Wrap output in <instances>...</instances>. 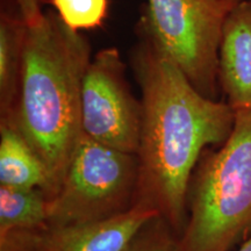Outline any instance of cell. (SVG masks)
I'll list each match as a JSON object with an SVG mask.
<instances>
[{"label":"cell","mask_w":251,"mask_h":251,"mask_svg":"<svg viewBox=\"0 0 251 251\" xmlns=\"http://www.w3.org/2000/svg\"><path fill=\"white\" fill-rule=\"evenodd\" d=\"M151 206L136 202L121 214L99 221L48 225L0 236V251H128L141 230L158 218Z\"/></svg>","instance_id":"cell-7"},{"label":"cell","mask_w":251,"mask_h":251,"mask_svg":"<svg viewBox=\"0 0 251 251\" xmlns=\"http://www.w3.org/2000/svg\"><path fill=\"white\" fill-rule=\"evenodd\" d=\"M142 103L131 93L118 48L92 57L81 87V129L91 139L119 151L137 155Z\"/></svg>","instance_id":"cell-6"},{"label":"cell","mask_w":251,"mask_h":251,"mask_svg":"<svg viewBox=\"0 0 251 251\" xmlns=\"http://www.w3.org/2000/svg\"><path fill=\"white\" fill-rule=\"evenodd\" d=\"M128 251H180L179 236L158 216L141 230Z\"/></svg>","instance_id":"cell-13"},{"label":"cell","mask_w":251,"mask_h":251,"mask_svg":"<svg viewBox=\"0 0 251 251\" xmlns=\"http://www.w3.org/2000/svg\"><path fill=\"white\" fill-rule=\"evenodd\" d=\"M236 251H251V234L240 244Z\"/></svg>","instance_id":"cell-15"},{"label":"cell","mask_w":251,"mask_h":251,"mask_svg":"<svg viewBox=\"0 0 251 251\" xmlns=\"http://www.w3.org/2000/svg\"><path fill=\"white\" fill-rule=\"evenodd\" d=\"M92 61L89 40L48 11L28 28L17 105L11 117L54 181L64 177L81 129V87Z\"/></svg>","instance_id":"cell-2"},{"label":"cell","mask_w":251,"mask_h":251,"mask_svg":"<svg viewBox=\"0 0 251 251\" xmlns=\"http://www.w3.org/2000/svg\"><path fill=\"white\" fill-rule=\"evenodd\" d=\"M65 26L75 31L101 26L108 13L109 0H50Z\"/></svg>","instance_id":"cell-12"},{"label":"cell","mask_w":251,"mask_h":251,"mask_svg":"<svg viewBox=\"0 0 251 251\" xmlns=\"http://www.w3.org/2000/svg\"><path fill=\"white\" fill-rule=\"evenodd\" d=\"M19 8V13L24 19L28 27L39 25L45 18L42 9L43 0H14Z\"/></svg>","instance_id":"cell-14"},{"label":"cell","mask_w":251,"mask_h":251,"mask_svg":"<svg viewBox=\"0 0 251 251\" xmlns=\"http://www.w3.org/2000/svg\"><path fill=\"white\" fill-rule=\"evenodd\" d=\"M50 197L39 188L0 186V236L49 225Z\"/></svg>","instance_id":"cell-11"},{"label":"cell","mask_w":251,"mask_h":251,"mask_svg":"<svg viewBox=\"0 0 251 251\" xmlns=\"http://www.w3.org/2000/svg\"><path fill=\"white\" fill-rule=\"evenodd\" d=\"M251 234V111H235L219 150H205L187 192L180 251H230Z\"/></svg>","instance_id":"cell-3"},{"label":"cell","mask_w":251,"mask_h":251,"mask_svg":"<svg viewBox=\"0 0 251 251\" xmlns=\"http://www.w3.org/2000/svg\"><path fill=\"white\" fill-rule=\"evenodd\" d=\"M219 84L234 111H251V0H241L225 23Z\"/></svg>","instance_id":"cell-8"},{"label":"cell","mask_w":251,"mask_h":251,"mask_svg":"<svg viewBox=\"0 0 251 251\" xmlns=\"http://www.w3.org/2000/svg\"><path fill=\"white\" fill-rule=\"evenodd\" d=\"M139 159L81 133L57 192L50 198L49 225L99 221L136 203Z\"/></svg>","instance_id":"cell-4"},{"label":"cell","mask_w":251,"mask_h":251,"mask_svg":"<svg viewBox=\"0 0 251 251\" xmlns=\"http://www.w3.org/2000/svg\"><path fill=\"white\" fill-rule=\"evenodd\" d=\"M0 186L39 188L50 198L56 193L45 163L8 120H0Z\"/></svg>","instance_id":"cell-9"},{"label":"cell","mask_w":251,"mask_h":251,"mask_svg":"<svg viewBox=\"0 0 251 251\" xmlns=\"http://www.w3.org/2000/svg\"><path fill=\"white\" fill-rule=\"evenodd\" d=\"M28 28L21 15L0 14V119L11 117L17 105Z\"/></svg>","instance_id":"cell-10"},{"label":"cell","mask_w":251,"mask_h":251,"mask_svg":"<svg viewBox=\"0 0 251 251\" xmlns=\"http://www.w3.org/2000/svg\"><path fill=\"white\" fill-rule=\"evenodd\" d=\"M136 34L130 51L142 103L136 202L157 209L180 236L194 169L208 147L228 139L235 111L200 93L148 31L137 26Z\"/></svg>","instance_id":"cell-1"},{"label":"cell","mask_w":251,"mask_h":251,"mask_svg":"<svg viewBox=\"0 0 251 251\" xmlns=\"http://www.w3.org/2000/svg\"><path fill=\"white\" fill-rule=\"evenodd\" d=\"M241 0H148L137 26L148 31L200 93L216 100L219 50Z\"/></svg>","instance_id":"cell-5"}]
</instances>
